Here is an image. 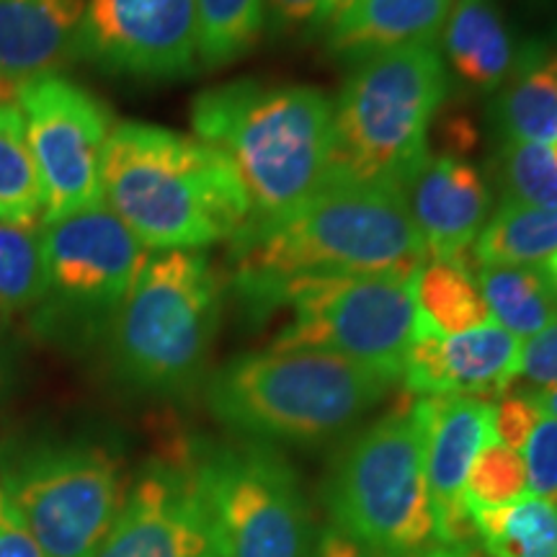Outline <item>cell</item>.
Here are the masks:
<instances>
[{"label": "cell", "instance_id": "obj_1", "mask_svg": "<svg viewBox=\"0 0 557 557\" xmlns=\"http://www.w3.org/2000/svg\"><path fill=\"white\" fill-rule=\"evenodd\" d=\"M230 243L233 287L287 276H416L429 259L403 189L338 173L289 214L248 222Z\"/></svg>", "mask_w": 557, "mask_h": 557}, {"label": "cell", "instance_id": "obj_2", "mask_svg": "<svg viewBox=\"0 0 557 557\" xmlns=\"http://www.w3.org/2000/svg\"><path fill=\"white\" fill-rule=\"evenodd\" d=\"M103 201L148 250H199L233 240L250 201L225 156L201 139L143 122L111 127Z\"/></svg>", "mask_w": 557, "mask_h": 557}, {"label": "cell", "instance_id": "obj_3", "mask_svg": "<svg viewBox=\"0 0 557 557\" xmlns=\"http://www.w3.org/2000/svg\"><path fill=\"white\" fill-rule=\"evenodd\" d=\"M201 143L225 156L250 201V222H271L305 205L333 158V101L310 86L235 81L191 103Z\"/></svg>", "mask_w": 557, "mask_h": 557}, {"label": "cell", "instance_id": "obj_4", "mask_svg": "<svg viewBox=\"0 0 557 557\" xmlns=\"http://www.w3.org/2000/svg\"><path fill=\"white\" fill-rule=\"evenodd\" d=\"M393 382L338 354L269 348L233 359L209 382L212 413L230 429L278 442H323L359 421Z\"/></svg>", "mask_w": 557, "mask_h": 557}, {"label": "cell", "instance_id": "obj_5", "mask_svg": "<svg viewBox=\"0 0 557 557\" xmlns=\"http://www.w3.org/2000/svg\"><path fill=\"white\" fill-rule=\"evenodd\" d=\"M444 96L436 41L359 60L333 103L331 173L406 189L429 158V127Z\"/></svg>", "mask_w": 557, "mask_h": 557}, {"label": "cell", "instance_id": "obj_6", "mask_svg": "<svg viewBox=\"0 0 557 557\" xmlns=\"http://www.w3.org/2000/svg\"><path fill=\"white\" fill-rule=\"evenodd\" d=\"M253 315L289 308V325L271 348L338 354L398 382L416 331L413 276L325 274L287 276L233 287Z\"/></svg>", "mask_w": 557, "mask_h": 557}, {"label": "cell", "instance_id": "obj_7", "mask_svg": "<svg viewBox=\"0 0 557 557\" xmlns=\"http://www.w3.org/2000/svg\"><path fill=\"white\" fill-rule=\"evenodd\" d=\"M222 312V278L199 250L150 256L111 318L124 380L143 389L189 387L205 367Z\"/></svg>", "mask_w": 557, "mask_h": 557}, {"label": "cell", "instance_id": "obj_8", "mask_svg": "<svg viewBox=\"0 0 557 557\" xmlns=\"http://www.w3.org/2000/svg\"><path fill=\"white\" fill-rule=\"evenodd\" d=\"M336 529L395 557L436 545L426 438L413 406L372 423L338 457L329 485Z\"/></svg>", "mask_w": 557, "mask_h": 557}, {"label": "cell", "instance_id": "obj_9", "mask_svg": "<svg viewBox=\"0 0 557 557\" xmlns=\"http://www.w3.org/2000/svg\"><path fill=\"white\" fill-rule=\"evenodd\" d=\"M0 485L47 557H90L122 508L114 459L86 444L11 451Z\"/></svg>", "mask_w": 557, "mask_h": 557}, {"label": "cell", "instance_id": "obj_10", "mask_svg": "<svg viewBox=\"0 0 557 557\" xmlns=\"http://www.w3.org/2000/svg\"><path fill=\"white\" fill-rule=\"evenodd\" d=\"M45 295L37 320L45 331L111 323L150 250L107 201L41 222Z\"/></svg>", "mask_w": 557, "mask_h": 557}, {"label": "cell", "instance_id": "obj_11", "mask_svg": "<svg viewBox=\"0 0 557 557\" xmlns=\"http://www.w3.org/2000/svg\"><path fill=\"white\" fill-rule=\"evenodd\" d=\"M222 557H308L310 513L295 472L274 451L246 447L194 459Z\"/></svg>", "mask_w": 557, "mask_h": 557}, {"label": "cell", "instance_id": "obj_12", "mask_svg": "<svg viewBox=\"0 0 557 557\" xmlns=\"http://www.w3.org/2000/svg\"><path fill=\"white\" fill-rule=\"evenodd\" d=\"M26 139L45 194V222L103 201V150L111 114L86 88L58 73L16 86Z\"/></svg>", "mask_w": 557, "mask_h": 557}, {"label": "cell", "instance_id": "obj_13", "mask_svg": "<svg viewBox=\"0 0 557 557\" xmlns=\"http://www.w3.org/2000/svg\"><path fill=\"white\" fill-rule=\"evenodd\" d=\"M78 58L135 78L197 70V0H86Z\"/></svg>", "mask_w": 557, "mask_h": 557}, {"label": "cell", "instance_id": "obj_14", "mask_svg": "<svg viewBox=\"0 0 557 557\" xmlns=\"http://www.w3.org/2000/svg\"><path fill=\"white\" fill-rule=\"evenodd\" d=\"M90 557H222L194 459L145 472Z\"/></svg>", "mask_w": 557, "mask_h": 557}, {"label": "cell", "instance_id": "obj_15", "mask_svg": "<svg viewBox=\"0 0 557 557\" xmlns=\"http://www.w3.org/2000/svg\"><path fill=\"white\" fill-rule=\"evenodd\" d=\"M413 410L426 438V478L438 545L470 547L478 540L465 506L468 472L493 434V403L468 395H423Z\"/></svg>", "mask_w": 557, "mask_h": 557}, {"label": "cell", "instance_id": "obj_16", "mask_svg": "<svg viewBox=\"0 0 557 557\" xmlns=\"http://www.w3.org/2000/svg\"><path fill=\"white\" fill-rule=\"evenodd\" d=\"M521 338L487 323L483 329L438 336L416 329L410 338L400 380L410 393L423 395H468L491 403L508 393L519 377Z\"/></svg>", "mask_w": 557, "mask_h": 557}, {"label": "cell", "instance_id": "obj_17", "mask_svg": "<svg viewBox=\"0 0 557 557\" xmlns=\"http://www.w3.org/2000/svg\"><path fill=\"white\" fill-rule=\"evenodd\" d=\"M403 194L431 259L470 267L472 246L491 209V191L475 165L462 158L429 156Z\"/></svg>", "mask_w": 557, "mask_h": 557}, {"label": "cell", "instance_id": "obj_18", "mask_svg": "<svg viewBox=\"0 0 557 557\" xmlns=\"http://www.w3.org/2000/svg\"><path fill=\"white\" fill-rule=\"evenodd\" d=\"M86 0H0V78L13 86L78 58Z\"/></svg>", "mask_w": 557, "mask_h": 557}, {"label": "cell", "instance_id": "obj_19", "mask_svg": "<svg viewBox=\"0 0 557 557\" xmlns=\"http://www.w3.org/2000/svg\"><path fill=\"white\" fill-rule=\"evenodd\" d=\"M451 0H354L329 24V50L341 60H364L372 54L436 41Z\"/></svg>", "mask_w": 557, "mask_h": 557}, {"label": "cell", "instance_id": "obj_20", "mask_svg": "<svg viewBox=\"0 0 557 557\" xmlns=\"http://www.w3.org/2000/svg\"><path fill=\"white\" fill-rule=\"evenodd\" d=\"M444 52L475 88L500 86L519 60L496 0H457L444 21Z\"/></svg>", "mask_w": 557, "mask_h": 557}, {"label": "cell", "instance_id": "obj_21", "mask_svg": "<svg viewBox=\"0 0 557 557\" xmlns=\"http://www.w3.org/2000/svg\"><path fill=\"white\" fill-rule=\"evenodd\" d=\"M416 329L459 336L491 323L483 292L470 267L457 261L431 259L413 276Z\"/></svg>", "mask_w": 557, "mask_h": 557}, {"label": "cell", "instance_id": "obj_22", "mask_svg": "<svg viewBox=\"0 0 557 557\" xmlns=\"http://www.w3.org/2000/svg\"><path fill=\"white\" fill-rule=\"evenodd\" d=\"M496 103L506 139L553 145L557 139V52H521Z\"/></svg>", "mask_w": 557, "mask_h": 557}, {"label": "cell", "instance_id": "obj_23", "mask_svg": "<svg viewBox=\"0 0 557 557\" xmlns=\"http://www.w3.org/2000/svg\"><path fill=\"white\" fill-rule=\"evenodd\" d=\"M478 287L493 323L517 338H532L557 320V295L542 267L478 263Z\"/></svg>", "mask_w": 557, "mask_h": 557}, {"label": "cell", "instance_id": "obj_24", "mask_svg": "<svg viewBox=\"0 0 557 557\" xmlns=\"http://www.w3.org/2000/svg\"><path fill=\"white\" fill-rule=\"evenodd\" d=\"M557 253V207L504 205L480 230L472 259L475 263L545 267Z\"/></svg>", "mask_w": 557, "mask_h": 557}, {"label": "cell", "instance_id": "obj_25", "mask_svg": "<svg viewBox=\"0 0 557 557\" xmlns=\"http://www.w3.org/2000/svg\"><path fill=\"white\" fill-rule=\"evenodd\" d=\"M478 540L491 557H557V508L524 496L496 508H472Z\"/></svg>", "mask_w": 557, "mask_h": 557}, {"label": "cell", "instance_id": "obj_26", "mask_svg": "<svg viewBox=\"0 0 557 557\" xmlns=\"http://www.w3.org/2000/svg\"><path fill=\"white\" fill-rule=\"evenodd\" d=\"M45 194L16 101L0 103V220L39 222Z\"/></svg>", "mask_w": 557, "mask_h": 557}, {"label": "cell", "instance_id": "obj_27", "mask_svg": "<svg viewBox=\"0 0 557 557\" xmlns=\"http://www.w3.org/2000/svg\"><path fill=\"white\" fill-rule=\"evenodd\" d=\"M263 0H197V54L205 67L238 60L263 32Z\"/></svg>", "mask_w": 557, "mask_h": 557}, {"label": "cell", "instance_id": "obj_28", "mask_svg": "<svg viewBox=\"0 0 557 557\" xmlns=\"http://www.w3.org/2000/svg\"><path fill=\"white\" fill-rule=\"evenodd\" d=\"M45 295V248L39 222L0 220V310L37 308Z\"/></svg>", "mask_w": 557, "mask_h": 557}, {"label": "cell", "instance_id": "obj_29", "mask_svg": "<svg viewBox=\"0 0 557 557\" xmlns=\"http://www.w3.org/2000/svg\"><path fill=\"white\" fill-rule=\"evenodd\" d=\"M504 201L524 207H557V163L549 145L506 139L498 152Z\"/></svg>", "mask_w": 557, "mask_h": 557}, {"label": "cell", "instance_id": "obj_30", "mask_svg": "<svg viewBox=\"0 0 557 557\" xmlns=\"http://www.w3.org/2000/svg\"><path fill=\"white\" fill-rule=\"evenodd\" d=\"M529 496L527 465L521 451L504 447L500 442H491L480 449L472 462L465 483V506L472 508H496L513 504Z\"/></svg>", "mask_w": 557, "mask_h": 557}, {"label": "cell", "instance_id": "obj_31", "mask_svg": "<svg viewBox=\"0 0 557 557\" xmlns=\"http://www.w3.org/2000/svg\"><path fill=\"white\" fill-rule=\"evenodd\" d=\"M521 457L527 465L529 496L547 500L557 508V418L540 416Z\"/></svg>", "mask_w": 557, "mask_h": 557}, {"label": "cell", "instance_id": "obj_32", "mask_svg": "<svg viewBox=\"0 0 557 557\" xmlns=\"http://www.w3.org/2000/svg\"><path fill=\"white\" fill-rule=\"evenodd\" d=\"M540 416L542 410L534 406L529 393L500 395L496 406H493V434H496V442L513 451H521L527 447L534 426H537Z\"/></svg>", "mask_w": 557, "mask_h": 557}, {"label": "cell", "instance_id": "obj_33", "mask_svg": "<svg viewBox=\"0 0 557 557\" xmlns=\"http://www.w3.org/2000/svg\"><path fill=\"white\" fill-rule=\"evenodd\" d=\"M519 377H524L534 389L557 385V320L521 344Z\"/></svg>", "mask_w": 557, "mask_h": 557}, {"label": "cell", "instance_id": "obj_34", "mask_svg": "<svg viewBox=\"0 0 557 557\" xmlns=\"http://www.w3.org/2000/svg\"><path fill=\"white\" fill-rule=\"evenodd\" d=\"M0 557H47L0 485Z\"/></svg>", "mask_w": 557, "mask_h": 557}, {"label": "cell", "instance_id": "obj_35", "mask_svg": "<svg viewBox=\"0 0 557 557\" xmlns=\"http://www.w3.org/2000/svg\"><path fill=\"white\" fill-rule=\"evenodd\" d=\"M308 557H395V555L382 553L377 547H369L364 542L348 537L346 532H341V529L333 527L320 534L315 547H310Z\"/></svg>", "mask_w": 557, "mask_h": 557}, {"label": "cell", "instance_id": "obj_36", "mask_svg": "<svg viewBox=\"0 0 557 557\" xmlns=\"http://www.w3.org/2000/svg\"><path fill=\"white\" fill-rule=\"evenodd\" d=\"M269 3L271 18L278 26H302V24H315L320 0H263Z\"/></svg>", "mask_w": 557, "mask_h": 557}, {"label": "cell", "instance_id": "obj_37", "mask_svg": "<svg viewBox=\"0 0 557 557\" xmlns=\"http://www.w3.org/2000/svg\"><path fill=\"white\" fill-rule=\"evenodd\" d=\"M529 398L534 400V406H537L542 413L557 418V385L545 389H529Z\"/></svg>", "mask_w": 557, "mask_h": 557}, {"label": "cell", "instance_id": "obj_38", "mask_svg": "<svg viewBox=\"0 0 557 557\" xmlns=\"http://www.w3.org/2000/svg\"><path fill=\"white\" fill-rule=\"evenodd\" d=\"M354 0H320V9L315 16V26H329L341 11H346Z\"/></svg>", "mask_w": 557, "mask_h": 557}, {"label": "cell", "instance_id": "obj_39", "mask_svg": "<svg viewBox=\"0 0 557 557\" xmlns=\"http://www.w3.org/2000/svg\"><path fill=\"white\" fill-rule=\"evenodd\" d=\"M416 557H472V553H470V547H465V545H438L436 542V545L423 549V553Z\"/></svg>", "mask_w": 557, "mask_h": 557}, {"label": "cell", "instance_id": "obj_40", "mask_svg": "<svg viewBox=\"0 0 557 557\" xmlns=\"http://www.w3.org/2000/svg\"><path fill=\"white\" fill-rule=\"evenodd\" d=\"M542 269H545L549 284H553V289H555V295H557V253L549 256V259L545 261V267H542Z\"/></svg>", "mask_w": 557, "mask_h": 557}, {"label": "cell", "instance_id": "obj_41", "mask_svg": "<svg viewBox=\"0 0 557 557\" xmlns=\"http://www.w3.org/2000/svg\"><path fill=\"white\" fill-rule=\"evenodd\" d=\"M11 96H16V86H13V83H9L5 78H0V103L9 101Z\"/></svg>", "mask_w": 557, "mask_h": 557}, {"label": "cell", "instance_id": "obj_42", "mask_svg": "<svg viewBox=\"0 0 557 557\" xmlns=\"http://www.w3.org/2000/svg\"><path fill=\"white\" fill-rule=\"evenodd\" d=\"M5 372H9V354H5V346H3V341H0V387H3Z\"/></svg>", "mask_w": 557, "mask_h": 557}, {"label": "cell", "instance_id": "obj_43", "mask_svg": "<svg viewBox=\"0 0 557 557\" xmlns=\"http://www.w3.org/2000/svg\"><path fill=\"white\" fill-rule=\"evenodd\" d=\"M553 156H555V163H557V139L553 143Z\"/></svg>", "mask_w": 557, "mask_h": 557}]
</instances>
